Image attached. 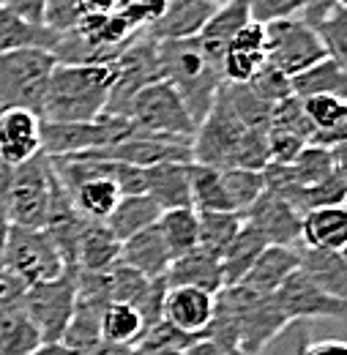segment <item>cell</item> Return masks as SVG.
<instances>
[{"label":"cell","instance_id":"46","mask_svg":"<svg viewBox=\"0 0 347 355\" xmlns=\"http://www.w3.org/2000/svg\"><path fill=\"white\" fill-rule=\"evenodd\" d=\"M183 355H230L227 350H221L217 342H211V339H205V336H200V339H194L186 350H183ZM235 355V353H232Z\"/></svg>","mask_w":347,"mask_h":355},{"label":"cell","instance_id":"13","mask_svg":"<svg viewBox=\"0 0 347 355\" xmlns=\"http://www.w3.org/2000/svg\"><path fill=\"white\" fill-rule=\"evenodd\" d=\"M244 219L273 246H301V214L271 189H262V194L249 205Z\"/></svg>","mask_w":347,"mask_h":355},{"label":"cell","instance_id":"7","mask_svg":"<svg viewBox=\"0 0 347 355\" xmlns=\"http://www.w3.org/2000/svg\"><path fill=\"white\" fill-rule=\"evenodd\" d=\"M323 58H328L325 44L320 42L317 31L298 14L265 25V63L285 77H296Z\"/></svg>","mask_w":347,"mask_h":355},{"label":"cell","instance_id":"1","mask_svg":"<svg viewBox=\"0 0 347 355\" xmlns=\"http://www.w3.org/2000/svg\"><path fill=\"white\" fill-rule=\"evenodd\" d=\"M115 80L112 63H58L52 69L42 121L46 123H77L104 115L107 96Z\"/></svg>","mask_w":347,"mask_h":355},{"label":"cell","instance_id":"26","mask_svg":"<svg viewBox=\"0 0 347 355\" xmlns=\"http://www.w3.org/2000/svg\"><path fill=\"white\" fill-rule=\"evenodd\" d=\"M301 243L314 249L345 252L347 246V211L345 205H325L306 211L301 216Z\"/></svg>","mask_w":347,"mask_h":355},{"label":"cell","instance_id":"11","mask_svg":"<svg viewBox=\"0 0 347 355\" xmlns=\"http://www.w3.org/2000/svg\"><path fill=\"white\" fill-rule=\"evenodd\" d=\"M49 159L39 153L25 164H17L6 191V216L14 227H44L49 205Z\"/></svg>","mask_w":347,"mask_h":355},{"label":"cell","instance_id":"2","mask_svg":"<svg viewBox=\"0 0 347 355\" xmlns=\"http://www.w3.org/2000/svg\"><path fill=\"white\" fill-rule=\"evenodd\" d=\"M159 69H162V80L170 83L175 93L183 98L194 123H200L211 112L219 88L224 83L221 66L208 58L197 36H192V39L159 42Z\"/></svg>","mask_w":347,"mask_h":355},{"label":"cell","instance_id":"43","mask_svg":"<svg viewBox=\"0 0 347 355\" xmlns=\"http://www.w3.org/2000/svg\"><path fill=\"white\" fill-rule=\"evenodd\" d=\"M22 293H25V282L19 276H14L8 268H0V309L19 304Z\"/></svg>","mask_w":347,"mask_h":355},{"label":"cell","instance_id":"10","mask_svg":"<svg viewBox=\"0 0 347 355\" xmlns=\"http://www.w3.org/2000/svg\"><path fill=\"white\" fill-rule=\"evenodd\" d=\"M162 80V69H159V42L148 39L145 33H139L137 39H131L129 46L115 58V80L107 96V115H124L129 112L131 98L142 88L153 85Z\"/></svg>","mask_w":347,"mask_h":355},{"label":"cell","instance_id":"27","mask_svg":"<svg viewBox=\"0 0 347 355\" xmlns=\"http://www.w3.org/2000/svg\"><path fill=\"white\" fill-rule=\"evenodd\" d=\"M121 257V241L104 222H87L77 246V268L74 270H107Z\"/></svg>","mask_w":347,"mask_h":355},{"label":"cell","instance_id":"51","mask_svg":"<svg viewBox=\"0 0 347 355\" xmlns=\"http://www.w3.org/2000/svg\"><path fill=\"white\" fill-rule=\"evenodd\" d=\"M235 355H241V353H235Z\"/></svg>","mask_w":347,"mask_h":355},{"label":"cell","instance_id":"48","mask_svg":"<svg viewBox=\"0 0 347 355\" xmlns=\"http://www.w3.org/2000/svg\"><path fill=\"white\" fill-rule=\"evenodd\" d=\"M87 355H134L131 345H112V342H99Z\"/></svg>","mask_w":347,"mask_h":355},{"label":"cell","instance_id":"4","mask_svg":"<svg viewBox=\"0 0 347 355\" xmlns=\"http://www.w3.org/2000/svg\"><path fill=\"white\" fill-rule=\"evenodd\" d=\"M19 304L33 320L42 342H60L77 304V270L66 268L52 279L28 284Z\"/></svg>","mask_w":347,"mask_h":355},{"label":"cell","instance_id":"22","mask_svg":"<svg viewBox=\"0 0 347 355\" xmlns=\"http://www.w3.org/2000/svg\"><path fill=\"white\" fill-rule=\"evenodd\" d=\"M164 282H167V287H197L211 295L224 290L219 260L203 249H192V252L175 257L164 273Z\"/></svg>","mask_w":347,"mask_h":355},{"label":"cell","instance_id":"30","mask_svg":"<svg viewBox=\"0 0 347 355\" xmlns=\"http://www.w3.org/2000/svg\"><path fill=\"white\" fill-rule=\"evenodd\" d=\"M290 90L296 98H309V96H345L347 77L345 63L334 60V58H323L317 63H312L309 69L298 71L296 77H290Z\"/></svg>","mask_w":347,"mask_h":355},{"label":"cell","instance_id":"32","mask_svg":"<svg viewBox=\"0 0 347 355\" xmlns=\"http://www.w3.org/2000/svg\"><path fill=\"white\" fill-rule=\"evenodd\" d=\"M241 224L244 216L235 211H197V249L221 260Z\"/></svg>","mask_w":347,"mask_h":355},{"label":"cell","instance_id":"42","mask_svg":"<svg viewBox=\"0 0 347 355\" xmlns=\"http://www.w3.org/2000/svg\"><path fill=\"white\" fill-rule=\"evenodd\" d=\"M249 8V17L255 22H273L282 17H296L301 11V0H244Z\"/></svg>","mask_w":347,"mask_h":355},{"label":"cell","instance_id":"50","mask_svg":"<svg viewBox=\"0 0 347 355\" xmlns=\"http://www.w3.org/2000/svg\"><path fill=\"white\" fill-rule=\"evenodd\" d=\"M211 3H217V6H221V3H227V0H211Z\"/></svg>","mask_w":347,"mask_h":355},{"label":"cell","instance_id":"19","mask_svg":"<svg viewBox=\"0 0 347 355\" xmlns=\"http://www.w3.org/2000/svg\"><path fill=\"white\" fill-rule=\"evenodd\" d=\"M304 115L312 123V142L320 148H342L347 137V101L345 96H309L301 98Z\"/></svg>","mask_w":347,"mask_h":355},{"label":"cell","instance_id":"3","mask_svg":"<svg viewBox=\"0 0 347 355\" xmlns=\"http://www.w3.org/2000/svg\"><path fill=\"white\" fill-rule=\"evenodd\" d=\"M58 58L42 46L0 52V110L25 107L42 115L46 85Z\"/></svg>","mask_w":347,"mask_h":355},{"label":"cell","instance_id":"5","mask_svg":"<svg viewBox=\"0 0 347 355\" xmlns=\"http://www.w3.org/2000/svg\"><path fill=\"white\" fill-rule=\"evenodd\" d=\"M217 301L235 317L241 355H255L287 322L271 295H260L244 284L224 287L221 293H217Z\"/></svg>","mask_w":347,"mask_h":355},{"label":"cell","instance_id":"29","mask_svg":"<svg viewBox=\"0 0 347 355\" xmlns=\"http://www.w3.org/2000/svg\"><path fill=\"white\" fill-rule=\"evenodd\" d=\"M159 216H162V208L148 194H124L118 200V205L112 208V214L104 219V224L112 230V235L118 241H126L131 235H137L139 230L156 224Z\"/></svg>","mask_w":347,"mask_h":355},{"label":"cell","instance_id":"24","mask_svg":"<svg viewBox=\"0 0 347 355\" xmlns=\"http://www.w3.org/2000/svg\"><path fill=\"white\" fill-rule=\"evenodd\" d=\"M298 270L334 298H347V263L342 252L298 246Z\"/></svg>","mask_w":347,"mask_h":355},{"label":"cell","instance_id":"44","mask_svg":"<svg viewBox=\"0 0 347 355\" xmlns=\"http://www.w3.org/2000/svg\"><path fill=\"white\" fill-rule=\"evenodd\" d=\"M6 8L17 11L19 17H25L28 22H39L42 25V14H44V0H0Z\"/></svg>","mask_w":347,"mask_h":355},{"label":"cell","instance_id":"34","mask_svg":"<svg viewBox=\"0 0 347 355\" xmlns=\"http://www.w3.org/2000/svg\"><path fill=\"white\" fill-rule=\"evenodd\" d=\"M189 189L194 211H232L230 197L221 183V170L189 162Z\"/></svg>","mask_w":347,"mask_h":355},{"label":"cell","instance_id":"39","mask_svg":"<svg viewBox=\"0 0 347 355\" xmlns=\"http://www.w3.org/2000/svg\"><path fill=\"white\" fill-rule=\"evenodd\" d=\"M306 345H309V320H290L255 355H304Z\"/></svg>","mask_w":347,"mask_h":355},{"label":"cell","instance_id":"14","mask_svg":"<svg viewBox=\"0 0 347 355\" xmlns=\"http://www.w3.org/2000/svg\"><path fill=\"white\" fill-rule=\"evenodd\" d=\"M42 153V115L25 107L0 110V159L11 167Z\"/></svg>","mask_w":347,"mask_h":355},{"label":"cell","instance_id":"15","mask_svg":"<svg viewBox=\"0 0 347 355\" xmlns=\"http://www.w3.org/2000/svg\"><path fill=\"white\" fill-rule=\"evenodd\" d=\"M214 306H217V295H211L205 290L167 287L164 304H162V320L167 325H173L175 331L200 339L214 317Z\"/></svg>","mask_w":347,"mask_h":355},{"label":"cell","instance_id":"33","mask_svg":"<svg viewBox=\"0 0 347 355\" xmlns=\"http://www.w3.org/2000/svg\"><path fill=\"white\" fill-rule=\"evenodd\" d=\"M55 44H58V36L49 28H44L39 22H28L25 17H19L17 11L0 3V52L19 49V46H42L52 52Z\"/></svg>","mask_w":347,"mask_h":355},{"label":"cell","instance_id":"8","mask_svg":"<svg viewBox=\"0 0 347 355\" xmlns=\"http://www.w3.org/2000/svg\"><path fill=\"white\" fill-rule=\"evenodd\" d=\"M134 132L142 134H170V137H194V118L189 115L183 98L175 93L170 83L159 80L142 88L129 104L126 112Z\"/></svg>","mask_w":347,"mask_h":355},{"label":"cell","instance_id":"18","mask_svg":"<svg viewBox=\"0 0 347 355\" xmlns=\"http://www.w3.org/2000/svg\"><path fill=\"white\" fill-rule=\"evenodd\" d=\"M214 11H217V3L211 0H164L159 19L145 28V36L153 42L192 39L203 31V25Z\"/></svg>","mask_w":347,"mask_h":355},{"label":"cell","instance_id":"40","mask_svg":"<svg viewBox=\"0 0 347 355\" xmlns=\"http://www.w3.org/2000/svg\"><path fill=\"white\" fill-rule=\"evenodd\" d=\"M83 17H85V8L80 0H44L42 25L49 28L55 36L74 31Z\"/></svg>","mask_w":347,"mask_h":355},{"label":"cell","instance_id":"25","mask_svg":"<svg viewBox=\"0 0 347 355\" xmlns=\"http://www.w3.org/2000/svg\"><path fill=\"white\" fill-rule=\"evenodd\" d=\"M298 268V249L293 246H273L268 243L260 252V257L255 260V266L249 268V273L238 282L260 295H273L279 290V284Z\"/></svg>","mask_w":347,"mask_h":355},{"label":"cell","instance_id":"21","mask_svg":"<svg viewBox=\"0 0 347 355\" xmlns=\"http://www.w3.org/2000/svg\"><path fill=\"white\" fill-rule=\"evenodd\" d=\"M145 194L162 208H192L189 162H164L145 170Z\"/></svg>","mask_w":347,"mask_h":355},{"label":"cell","instance_id":"16","mask_svg":"<svg viewBox=\"0 0 347 355\" xmlns=\"http://www.w3.org/2000/svg\"><path fill=\"white\" fill-rule=\"evenodd\" d=\"M265 66V25L249 19L235 39L230 42V46L224 49L221 58V77L224 83H252Z\"/></svg>","mask_w":347,"mask_h":355},{"label":"cell","instance_id":"47","mask_svg":"<svg viewBox=\"0 0 347 355\" xmlns=\"http://www.w3.org/2000/svg\"><path fill=\"white\" fill-rule=\"evenodd\" d=\"M31 355H83V353L74 350V347H69V345H63V342H42Z\"/></svg>","mask_w":347,"mask_h":355},{"label":"cell","instance_id":"31","mask_svg":"<svg viewBox=\"0 0 347 355\" xmlns=\"http://www.w3.org/2000/svg\"><path fill=\"white\" fill-rule=\"evenodd\" d=\"M39 345L42 336L22 304L0 309V355H31Z\"/></svg>","mask_w":347,"mask_h":355},{"label":"cell","instance_id":"9","mask_svg":"<svg viewBox=\"0 0 347 355\" xmlns=\"http://www.w3.org/2000/svg\"><path fill=\"white\" fill-rule=\"evenodd\" d=\"M3 268L19 276L25 287L66 270L58 246L52 243L44 227H14V224H8V232H6Z\"/></svg>","mask_w":347,"mask_h":355},{"label":"cell","instance_id":"12","mask_svg":"<svg viewBox=\"0 0 347 355\" xmlns=\"http://www.w3.org/2000/svg\"><path fill=\"white\" fill-rule=\"evenodd\" d=\"M271 298H273L276 309L282 311V317L287 322L290 320H317V317L342 320L347 309L342 298H334L325 290H320L298 268L279 284V290Z\"/></svg>","mask_w":347,"mask_h":355},{"label":"cell","instance_id":"38","mask_svg":"<svg viewBox=\"0 0 347 355\" xmlns=\"http://www.w3.org/2000/svg\"><path fill=\"white\" fill-rule=\"evenodd\" d=\"M320 42L325 44V52L328 58L345 63V55H347V11H345V3H339L337 8H331L317 25H314Z\"/></svg>","mask_w":347,"mask_h":355},{"label":"cell","instance_id":"28","mask_svg":"<svg viewBox=\"0 0 347 355\" xmlns=\"http://www.w3.org/2000/svg\"><path fill=\"white\" fill-rule=\"evenodd\" d=\"M265 246H268V241L262 238L252 224L244 219L241 230H238V235L232 238V243L227 246V252H224V254H221V260H219L224 287L238 284V282L249 273V268L255 266V260L260 257V252L265 249Z\"/></svg>","mask_w":347,"mask_h":355},{"label":"cell","instance_id":"36","mask_svg":"<svg viewBox=\"0 0 347 355\" xmlns=\"http://www.w3.org/2000/svg\"><path fill=\"white\" fill-rule=\"evenodd\" d=\"M159 232L170 249V254L180 257L192 249H197V211L194 208H170L159 216Z\"/></svg>","mask_w":347,"mask_h":355},{"label":"cell","instance_id":"35","mask_svg":"<svg viewBox=\"0 0 347 355\" xmlns=\"http://www.w3.org/2000/svg\"><path fill=\"white\" fill-rule=\"evenodd\" d=\"M145 334V322L139 317V311L121 304V301H110L101 314V342H112V345H137L139 336Z\"/></svg>","mask_w":347,"mask_h":355},{"label":"cell","instance_id":"41","mask_svg":"<svg viewBox=\"0 0 347 355\" xmlns=\"http://www.w3.org/2000/svg\"><path fill=\"white\" fill-rule=\"evenodd\" d=\"M246 85L255 90L257 98H262V101L271 104V107H273L276 101L293 96V90H290V77H285L282 71H276V69L268 66V63L257 71V77H255L252 83H246Z\"/></svg>","mask_w":347,"mask_h":355},{"label":"cell","instance_id":"6","mask_svg":"<svg viewBox=\"0 0 347 355\" xmlns=\"http://www.w3.org/2000/svg\"><path fill=\"white\" fill-rule=\"evenodd\" d=\"M134 132L129 118L124 115H99L93 121L77 123H46L42 121V153L49 159L58 156H77L87 150L110 148Z\"/></svg>","mask_w":347,"mask_h":355},{"label":"cell","instance_id":"45","mask_svg":"<svg viewBox=\"0 0 347 355\" xmlns=\"http://www.w3.org/2000/svg\"><path fill=\"white\" fill-rule=\"evenodd\" d=\"M304 355H347V345L339 339H325V342H309Z\"/></svg>","mask_w":347,"mask_h":355},{"label":"cell","instance_id":"23","mask_svg":"<svg viewBox=\"0 0 347 355\" xmlns=\"http://www.w3.org/2000/svg\"><path fill=\"white\" fill-rule=\"evenodd\" d=\"M249 8L244 0H227L217 6V11L208 17V22L203 25V31L197 33V42L200 46L208 52V58L221 66V58H224V49L230 46V42L235 39V33L249 22Z\"/></svg>","mask_w":347,"mask_h":355},{"label":"cell","instance_id":"37","mask_svg":"<svg viewBox=\"0 0 347 355\" xmlns=\"http://www.w3.org/2000/svg\"><path fill=\"white\" fill-rule=\"evenodd\" d=\"M221 183L230 197V205L235 214H246L249 205L257 200L265 189V178L257 170H244V167H227L221 170Z\"/></svg>","mask_w":347,"mask_h":355},{"label":"cell","instance_id":"17","mask_svg":"<svg viewBox=\"0 0 347 355\" xmlns=\"http://www.w3.org/2000/svg\"><path fill=\"white\" fill-rule=\"evenodd\" d=\"M77 156H85L87 164H90V178H83L80 183H74L69 191L74 208L85 216L87 222H104L112 208L118 205V200L124 197L121 189L104 175V159L99 156H87V153H77Z\"/></svg>","mask_w":347,"mask_h":355},{"label":"cell","instance_id":"20","mask_svg":"<svg viewBox=\"0 0 347 355\" xmlns=\"http://www.w3.org/2000/svg\"><path fill=\"white\" fill-rule=\"evenodd\" d=\"M124 266L139 270L142 276L148 279H164L167 268L173 263V254L159 232L156 224L139 230L137 235H131L126 241H121V257H118Z\"/></svg>","mask_w":347,"mask_h":355},{"label":"cell","instance_id":"49","mask_svg":"<svg viewBox=\"0 0 347 355\" xmlns=\"http://www.w3.org/2000/svg\"><path fill=\"white\" fill-rule=\"evenodd\" d=\"M85 14H107V11H115L124 0H80Z\"/></svg>","mask_w":347,"mask_h":355}]
</instances>
